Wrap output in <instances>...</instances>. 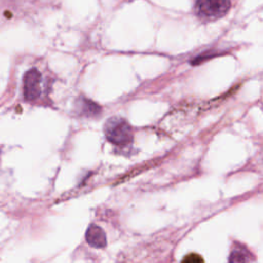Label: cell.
<instances>
[{
	"label": "cell",
	"instance_id": "3",
	"mask_svg": "<svg viewBox=\"0 0 263 263\" xmlns=\"http://www.w3.org/2000/svg\"><path fill=\"white\" fill-rule=\"evenodd\" d=\"M41 75L37 69H31L24 76V97L27 101H34L40 96Z\"/></svg>",
	"mask_w": 263,
	"mask_h": 263
},
{
	"label": "cell",
	"instance_id": "4",
	"mask_svg": "<svg viewBox=\"0 0 263 263\" xmlns=\"http://www.w3.org/2000/svg\"><path fill=\"white\" fill-rule=\"evenodd\" d=\"M85 239L90 247L97 248V249L105 248L107 245L105 231L100 226L95 224H91L87 228L85 232Z\"/></svg>",
	"mask_w": 263,
	"mask_h": 263
},
{
	"label": "cell",
	"instance_id": "1",
	"mask_svg": "<svg viewBox=\"0 0 263 263\" xmlns=\"http://www.w3.org/2000/svg\"><path fill=\"white\" fill-rule=\"evenodd\" d=\"M107 139L117 146L127 145L133 140V133L129 124L121 117L114 116L107 120L105 127Z\"/></svg>",
	"mask_w": 263,
	"mask_h": 263
},
{
	"label": "cell",
	"instance_id": "2",
	"mask_svg": "<svg viewBox=\"0 0 263 263\" xmlns=\"http://www.w3.org/2000/svg\"><path fill=\"white\" fill-rule=\"evenodd\" d=\"M230 6L229 0H197L194 9L200 18L215 21L225 15Z\"/></svg>",
	"mask_w": 263,
	"mask_h": 263
},
{
	"label": "cell",
	"instance_id": "6",
	"mask_svg": "<svg viewBox=\"0 0 263 263\" xmlns=\"http://www.w3.org/2000/svg\"><path fill=\"white\" fill-rule=\"evenodd\" d=\"M79 108L86 116H96L101 112V107L88 99H82L79 104Z\"/></svg>",
	"mask_w": 263,
	"mask_h": 263
},
{
	"label": "cell",
	"instance_id": "5",
	"mask_svg": "<svg viewBox=\"0 0 263 263\" xmlns=\"http://www.w3.org/2000/svg\"><path fill=\"white\" fill-rule=\"evenodd\" d=\"M230 262H246V261H253L254 258L252 254L248 251V249L243 247H235L229 256L228 259Z\"/></svg>",
	"mask_w": 263,
	"mask_h": 263
}]
</instances>
